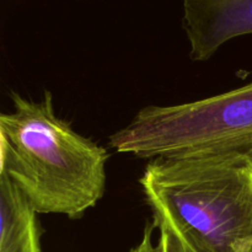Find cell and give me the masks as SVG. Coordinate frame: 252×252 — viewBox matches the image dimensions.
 Listing matches in <instances>:
<instances>
[{
  "label": "cell",
  "instance_id": "6da1fadb",
  "mask_svg": "<svg viewBox=\"0 0 252 252\" xmlns=\"http://www.w3.org/2000/svg\"><path fill=\"white\" fill-rule=\"evenodd\" d=\"M139 184L153 224L189 252H252V154L154 159Z\"/></svg>",
  "mask_w": 252,
  "mask_h": 252
},
{
  "label": "cell",
  "instance_id": "7a4b0ae2",
  "mask_svg": "<svg viewBox=\"0 0 252 252\" xmlns=\"http://www.w3.org/2000/svg\"><path fill=\"white\" fill-rule=\"evenodd\" d=\"M10 96L14 111L0 115V172L38 214L81 218L105 194L107 150L56 115L51 91L41 101Z\"/></svg>",
  "mask_w": 252,
  "mask_h": 252
},
{
  "label": "cell",
  "instance_id": "3957f363",
  "mask_svg": "<svg viewBox=\"0 0 252 252\" xmlns=\"http://www.w3.org/2000/svg\"><path fill=\"white\" fill-rule=\"evenodd\" d=\"M108 143L121 154L152 160L252 154V81L192 102L145 106Z\"/></svg>",
  "mask_w": 252,
  "mask_h": 252
},
{
  "label": "cell",
  "instance_id": "277c9868",
  "mask_svg": "<svg viewBox=\"0 0 252 252\" xmlns=\"http://www.w3.org/2000/svg\"><path fill=\"white\" fill-rule=\"evenodd\" d=\"M182 6L192 61H208L230 39L252 34V0H182Z\"/></svg>",
  "mask_w": 252,
  "mask_h": 252
},
{
  "label": "cell",
  "instance_id": "5b68a950",
  "mask_svg": "<svg viewBox=\"0 0 252 252\" xmlns=\"http://www.w3.org/2000/svg\"><path fill=\"white\" fill-rule=\"evenodd\" d=\"M37 214L21 189L0 172V252H41Z\"/></svg>",
  "mask_w": 252,
  "mask_h": 252
},
{
  "label": "cell",
  "instance_id": "8992f818",
  "mask_svg": "<svg viewBox=\"0 0 252 252\" xmlns=\"http://www.w3.org/2000/svg\"><path fill=\"white\" fill-rule=\"evenodd\" d=\"M158 244L161 252H189L176 236L166 230H160V239Z\"/></svg>",
  "mask_w": 252,
  "mask_h": 252
},
{
  "label": "cell",
  "instance_id": "52a82bcc",
  "mask_svg": "<svg viewBox=\"0 0 252 252\" xmlns=\"http://www.w3.org/2000/svg\"><path fill=\"white\" fill-rule=\"evenodd\" d=\"M154 229H157V226L154 224H147L140 243L137 246H134L129 252H161L159 244L154 245V243H153V233H154Z\"/></svg>",
  "mask_w": 252,
  "mask_h": 252
}]
</instances>
